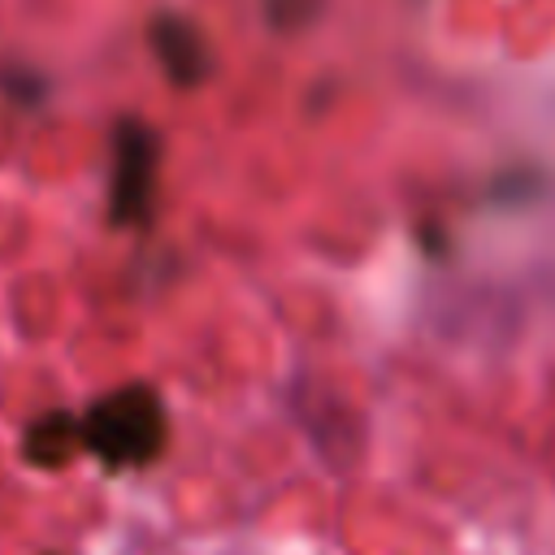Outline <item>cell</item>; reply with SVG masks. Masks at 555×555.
<instances>
[{
	"mask_svg": "<svg viewBox=\"0 0 555 555\" xmlns=\"http://www.w3.org/2000/svg\"><path fill=\"white\" fill-rule=\"evenodd\" d=\"M165 447V403L152 386H121L82 416V451L108 468H143Z\"/></svg>",
	"mask_w": 555,
	"mask_h": 555,
	"instance_id": "6da1fadb",
	"label": "cell"
},
{
	"mask_svg": "<svg viewBox=\"0 0 555 555\" xmlns=\"http://www.w3.org/2000/svg\"><path fill=\"white\" fill-rule=\"evenodd\" d=\"M156 186V143L147 130L126 126L117 134V173H113V208L121 221L143 217Z\"/></svg>",
	"mask_w": 555,
	"mask_h": 555,
	"instance_id": "7a4b0ae2",
	"label": "cell"
},
{
	"mask_svg": "<svg viewBox=\"0 0 555 555\" xmlns=\"http://www.w3.org/2000/svg\"><path fill=\"white\" fill-rule=\"evenodd\" d=\"M74 451H82V421L65 412H52L26 429V460L39 468H61L74 460Z\"/></svg>",
	"mask_w": 555,
	"mask_h": 555,
	"instance_id": "3957f363",
	"label": "cell"
}]
</instances>
